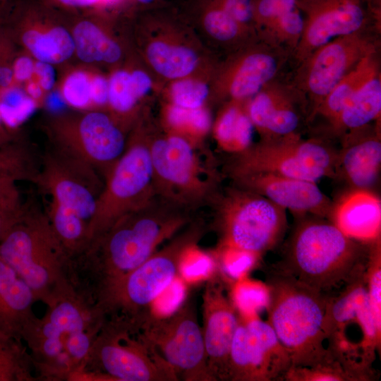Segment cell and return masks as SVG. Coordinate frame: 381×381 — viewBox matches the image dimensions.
Here are the masks:
<instances>
[{"mask_svg": "<svg viewBox=\"0 0 381 381\" xmlns=\"http://www.w3.org/2000/svg\"><path fill=\"white\" fill-rule=\"evenodd\" d=\"M69 15L99 11L100 7L115 0H42Z\"/></svg>", "mask_w": 381, "mask_h": 381, "instance_id": "45", "label": "cell"}, {"mask_svg": "<svg viewBox=\"0 0 381 381\" xmlns=\"http://www.w3.org/2000/svg\"><path fill=\"white\" fill-rule=\"evenodd\" d=\"M44 126L52 150L93 170L104 182L128 140L114 119L100 109L54 114Z\"/></svg>", "mask_w": 381, "mask_h": 381, "instance_id": "11", "label": "cell"}, {"mask_svg": "<svg viewBox=\"0 0 381 381\" xmlns=\"http://www.w3.org/2000/svg\"><path fill=\"white\" fill-rule=\"evenodd\" d=\"M207 95V86L202 82L193 80L178 81L171 89L174 104L188 109L202 107Z\"/></svg>", "mask_w": 381, "mask_h": 381, "instance_id": "40", "label": "cell"}, {"mask_svg": "<svg viewBox=\"0 0 381 381\" xmlns=\"http://www.w3.org/2000/svg\"><path fill=\"white\" fill-rule=\"evenodd\" d=\"M3 26L35 60L58 66L75 58L68 14L42 0H9Z\"/></svg>", "mask_w": 381, "mask_h": 381, "instance_id": "15", "label": "cell"}, {"mask_svg": "<svg viewBox=\"0 0 381 381\" xmlns=\"http://www.w3.org/2000/svg\"><path fill=\"white\" fill-rule=\"evenodd\" d=\"M147 57L157 73L169 78L188 75L198 62L197 56L191 49L162 42L151 43L147 49Z\"/></svg>", "mask_w": 381, "mask_h": 381, "instance_id": "32", "label": "cell"}, {"mask_svg": "<svg viewBox=\"0 0 381 381\" xmlns=\"http://www.w3.org/2000/svg\"><path fill=\"white\" fill-rule=\"evenodd\" d=\"M304 23L305 19L296 8L283 13L269 26L279 37L294 40L301 37Z\"/></svg>", "mask_w": 381, "mask_h": 381, "instance_id": "43", "label": "cell"}, {"mask_svg": "<svg viewBox=\"0 0 381 381\" xmlns=\"http://www.w3.org/2000/svg\"><path fill=\"white\" fill-rule=\"evenodd\" d=\"M116 381H178L171 366L142 336L140 329L106 318L80 378Z\"/></svg>", "mask_w": 381, "mask_h": 381, "instance_id": "10", "label": "cell"}, {"mask_svg": "<svg viewBox=\"0 0 381 381\" xmlns=\"http://www.w3.org/2000/svg\"><path fill=\"white\" fill-rule=\"evenodd\" d=\"M36 183L50 199L76 212L90 229L104 186L95 171L51 149L43 157Z\"/></svg>", "mask_w": 381, "mask_h": 381, "instance_id": "17", "label": "cell"}, {"mask_svg": "<svg viewBox=\"0 0 381 381\" xmlns=\"http://www.w3.org/2000/svg\"><path fill=\"white\" fill-rule=\"evenodd\" d=\"M136 1L141 4H149V3H151L153 0H136Z\"/></svg>", "mask_w": 381, "mask_h": 381, "instance_id": "55", "label": "cell"}, {"mask_svg": "<svg viewBox=\"0 0 381 381\" xmlns=\"http://www.w3.org/2000/svg\"><path fill=\"white\" fill-rule=\"evenodd\" d=\"M99 11L68 14L74 44V56L83 65L114 64L122 56L119 44L102 28Z\"/></svg>", "mask_w": 381, "mask_h": 381, "instance_id": "26", "label": "cell"}, {"mask_svg": "<svg viewBox=\"0 0 381 381\" xmlns=\"http://www.w3.org/2000/svg\"><path fill=\"white\" fill-rule=\"evenodd\" d=\"M291 365L268 322L240 319L231 346L227 381H282Z\"/></svg>", "mask_w": 381, "mask_h": 381, "instance_id": "16", "label": "cell"}, {"mask_svg": "<svg viewBox=\"0 0 381 381\" xmlns=\"http://www.w3.org/2000/svg\"><path fill=\"white\" fill-rule=\"evenodd\" d=\"M193 219L192 212L155 195L117 220L78 257L88 262L92 296L139 266Z\"/></svg>", "mask_w": 381, "mask_h": 381, "instance_id": "2", "label": "cell"}, {"mask_svg": "<svg viewBox=\"0 0 381 381\" xmlns=\"http://www.w3.org/2000/svg\"><path fill=\"white\" fill-rule=\"evenodd\" d=\"M328 219L349 237L371 242L380 237V199L370 190L352 188L332 203Z\"/></svg>", "mask_w": 381, "mask_h": 381, "instance_id": "23", "label": "cell"}, {"mask_svg": "<svg viewBox=\"0 0 381 381\" xmlns=\"http://www.w3.org/2000/svg\"><path fill=\"white\" fill-rule=\"evenodd\" d=\"M364 22L365 12L360 0L310 1L298 46V56L308 58L332 40L357 32Z\"/></svg>", "mask_w": 381, "mask_h": 381, "instance_id": "21", "label": "cell"}, {"mask_svg": "<svg viewBox=\"0 0 381 381\" xmlns=\"http://www.w3.org/2000/svg\"><path fill=\"white\" fill-rule=\"evenodd\" d=\"M371 53L373 46L357 32L337 37L315 50L308 56L304 83L318 102L315 108L343 77Z\"/></svg>", "mask_w": 381, "mask_h": 381, "instance_id": "20", "label": "cell"}, {"mask_svg": "<svg viewBox=\"0 0 381 381\" xmlns=\"http://www.w3.org/2000/svg\"><path fill=\"white\" fill-rule=\"evenodd\" d=\"M11 140V139H9V138H7L0 136V147L6 145L7 144H9L11 143H13V142H14L16 140Z\"/></svg>", "mask_w": 381, "mask_h": 381, "instance_id": "54", "label": "cell"}, {"mask_svg": "<svg viewBox=\"0 0 381 381\" xmlns=\"http://www.w3.org/2000/svg\"><path fill=\"white\" fill-rule=\"evenodd\" d=\"M202 311L209 371L214 381H227L231 346L241 318L222 286L213 280L204 289Z\"/></svg>", "mask_w": 381, "mask_h": 381, "instance_id": "18", "label": "cell"}, {"mask_svg": "<svg viewBox=\"0 0 381 381\" xmlns=\"http://www.w3.org/2000/svg\"><path fill=\"white\" fill-rule=\"evenodd\" d=\"M285 381H362L339 362L332 361L313 367H291Z\"/></svg>", "mask_w": 381, "mask_h": 381, "instance_id": "37", "label": "cell"}, {"mask_svg": "<svg viewBox=\"0 0 381 381\" xmlns=\"http://www.w3.org/2000/svg\"><path fill=\"white\" fill-rule=\"evenodd\" d=\"M0 136L7 138L11 140H18L13 130L8 128L4 123L0 114Z\"/></svg>", "mask_w": 381, "mask_h": 381, "instance_id": "52", "label": "cell"}, {"mask_svg": "<svg viewBox=\"0 0 381 381\" xmlns=\"http://www.w3.org/2000/svg\"><path fill=\"white\" fill-rule=\"evenodd\" d=\"M371 242L349 237L329 220L303 219L273 268L331 294L365 273Z\"/></svg>", "mask_w": 381, "mask_h": 381, "instance_id": "3", "label": "cell"}, {"mask_svg": "<svg viewBox=\"0 0 381 381\" xmlns=\"http://www.w3.org/2000/svg\"><path fill=\"white\" fill-rule=\"evenodd\" d=\"M337 152L316 140L298 134L262 140L230 155L224 167L228 176L243 173H269L317 183L334 177Z\"/></svg>", "mask_w": 381, "mask_h": 381, "instance_id": "12", "label": "cell"}, {"mask_svg": "<svg viewBox=\"0 0 381 381\" xmlns=\"http://www.w3.org/2000/svg\"><path fill=\"white\" fill-rule=\"evenodd\" d=\"M380 111L381 81L377 74L349 101L332 126L337 131H354L377 119Z\"/></svg>", "mask_w": 381, "mask_h": 381, "instance_id": "29", "label": "cell"}, {"mask_svg": "<svg viewBox=\"0 0 381 381\" xmlns=\"http://www.w3.org/2000/svg\"><path fill=\"white\" fill-rule=\"evenodd\" d=\"M254 128L247 112L232 105L220 116L215 138L222 151L230 155L238 154L253 144Z\"/></svg>", "mask_w": 381, "mask_h": 381, "instance_id": "31", "label": "cell"}, {"mask_svg": "<svg viewBox=\"0 0 381 381\" xmlns=\"http://www.w3.org/2000/svg\"><path fill=\"white\" fill-rule=\"evenodd\" d=\"M23 87L26 94L35 100L39 107L44 104L47 94L34 78L25 83Z\"/></svg>", "mask_w": 381, "mask_h": 381, "instance_id": "51", "label": "cell"}, {"mask_svg": "<svg viewBox=\"0 0 381 381\" xmlns=\"http://www.w3.org/2000/svg\"><path fill=\"white\" fill-rule=\"evenodd\" d=\"M140 332L171 366L179 380L214 381L193 300H187L167 316L150 314Z\"/></svg>", "mask_w": 381, "mask_h": 381, "instance_id": "14", "label": "cell"}, {"mask_svg": "<svg viewBox=\"0 0 381 381\" xmlns=\"http://www.w3.org/2000/svg\"><path fill=\"white\" fill-rule=\"evenodd\" d=\"M271 53L255 52L246 56L233 74L229 93L234 99L253 97L270 81L278 70Z\"/></svg>", "mask_w": 381, "mask_h": 381, "instance_id": "27", "label": "cell"}, {"mask_svg": "<svg viewBox=\"0 0 381 381\" xmlns=\"http://www.w3.org/2000/svg\"><path fill=\"white\" fill-rule=\"evenodd\" d=\"M16 182L11 178H0V211L16 209L23 205Z\"/></svg>", "mask_w": 381, "mask_h": 381, "instance_id": "47", "label": "cell"}, {"mask_svg": "<svg viewBox=\"0 0 381 381\" xmlns=\"http://www.w3.org/2000/svg\"><path fill=\"white\" fill-rule=\"evenodd\" d=\"M40 167L20 140L0 147V178L37 182Z\"/></svg>", "mask_w": 381, "mask_h": 381, "instance_id": "35", "label": "cell"}, {"mask_svg": "<svg viewBox=\"0 0 381 381\" xmlns=\"http://www.w3.org/2000/svg\"><path fill=\"white\" fill-rule=\"evenodd\" d=\"M55 66L51 64L35 60L34 78L47 95L56 85Z\"/></svg>", "mask_w": 381, "mask_h": 381, "instance_id": "49", "label": "cell"}, {"mask_svg": "<svg viewBox=\"0 0 381 381\" xmlns=\"http://www.w3.org/2000/svg\"><path fill=\"white\" fill-rule=\"evenodd\" d=\"M167 120L172 128L190 131L195 135H204L212 123L210 113L202 107L188 109L173 104L167 111Z\"/></svg>", "mask_w": 381, "mask_h": 381, "instance_id": "38", "label": "cell"}, {"mask_svg": "<svg viewBox=\"0 0 381 381\" xmlns=\"http://www.w3.org/2000/svg\"><path fill=\"white\" fill-rule=\"evenodd\" d=\"M297 8V0H258L254 6V14L265 24L270 25L283 13Z\"/></svg>", "mask_w": 381, "mask_h": 381, "instance_id": "44", "label": "cell"}, {"mask_svg": "<svg viewBox=\"0 0 381 381\" xmlns=\"http://www.w3.org/2000/svg\"><path fill=\"white\" fill-rule=\"evenodd\" d=\"M377 74V64L371 53L342 78L315 108V111L327 119L332 125L349 101Z\"/></svg>", "mask_w": 381, "mask_h": 381, "instance_id": "28", "label": "cell"}, {"mask_svg": "<svg viewBox=\"0 0 381 381\" xmlns=\"http://www.w3.org/2000/svg\"><path fill=\"white\" fill-rule=\"evenodd\" d=\"M19 48L8 32L0 28V89L13 85V66Z\"/></svg>", "mask_w": 381, "mask_h": 381, "instance_id": "42", "label": "cell"}, {"mask_svg": "<svg viewBox=\"0 0 381 381\" xmlns=\"http://www.w3.org/2000/svg\"><path fill=\"white\" fill-rule=\"evenodd\" d=\"M109 80L102 74L93 72L92 76V109H100L108 104Z\"/></svg>", "mask_w": 381, "mask_h": 381, "instance_id": "50", "label": "cell"}, {"mask_svg": "<svg viewBox=\"0 0 381 381\" xmlns=\"http://www.w3.org/2000/svg\"><path fill=\"white\" fill-rule=\"evenodd\" d=\"M8 3L9 0L6 2L0 1V28L4 25L8 11Z\"/></svg>", "mask_w": 381, "mask_h": 381, "instance_id": "53", "label": "cell"}, {"mask_svg": "<svg viewBox=\"0 0 381 381\" xmlns=\"http://www.w3.org/2000/svg\"><path fill=\"white\" fill-rule=\"evenodd\" d=\"M37 298L32 289L0 258V333L22 340L23 333L35 318Z\"/></svg>", "mask_w": 381, "mask_h": 381, "instance_id": "24", "label": "cell"}, {"mask_svg": "<svg viewBox=\"0 0 381 381\" xmlns=\"http://www.w3.org/2000/svg\"><path fill=\"white\" fill-rule=\"evenodd\" d=\"M38 107V104L21 85H12L0 89V114L6 126L11 130L31 117Z\"/></svg>", "mask_w": 381, "mask_h": 381, "instance_id": "36", "label": "cell"}, {"mask_svg": "<svg viewBox=\"0 0 381 381\" xmlns=\"http://www.w3.org/2000/svg\"><path fill=\"white\" fill-rule=\"evenodd\" d=\"M217 250L258 257L277 246L287 229L286 210L266 198L232 184L211 204Z\"/></svg>", "mask_w": 381, "mask_h": 381, "instance_id": "7", "label": "cell"}, {"mask_svg": "<svg viewBox=\"0 0 381 381\" xmlns=\"http://www.w3.org/2000/svg\"><path fill=\"white\" fill-rule=\"evenodd\" d=\"M155 195L193 212L210 205L220 190L214 162L201 159L197 147L179 135L149 140Z\"/></svg>", "mask_w": 381, "mask_h": 381, "instance_id": "9", "label": "cell"}, {"mask_svg": "<svg viewBox=\"0 0 381 381\" xmlns=\"http://www.w3.org/2000/svg\"><path fill=\"white\" fill-rule=\"evenodd\" d=\"M202 220L193 219L136 268L97 293L93 298L106 318L140 328L151 314L155 299L174 281L186 255L205 231Z\"/></svg>", "mask_w": 381, "mask_h": 381, "instance_id": "5", "label": "cell"}, {"mask_svg": "<svg viewBox=\"0 0 381 381\" xmlns=\"http://www.w3.org/2000/svg\"><path fill=\"white\" fill-rule=\"evenodd\" d=\"M327 349L333 359L358 375L373 380V363L380 352L381 326L370 305L365 272L329 299L326 316Z\"/></svg>", "mask_w": 381, "mask_h": 381, "instance_id": "8", "label": "cell"}, {"mask_svg": "<svg viewBox=\"0 0 381 381\" xmlns=\"http://www.w3.org/2000/svg\"><path fill=\"white\" fill-rule=\"evenodd\" d=\"M307 1H308L310 2V1H313V0H307Z\"/></svg>", "mask_w": 381, "mask_h": 381, "instance_id": "57", "label": "cell"}, {"mask_svg": "<svg viewBox=\"0 0 381 381\" xmlns=\"http://www.w3.org/2000/svg\"><path fill=\"white\" fill-rule=\"evenodd\" d=\"M232 184L266 198L296 213L329 218L332 202L315 182L269 173H243L229 176Z\"/></svg>", "mask_w": 381, "mask_h": 381, "instance_id": "19", "label": "cell"}, {"mask_svg": "<svg viewBox=\"0 0 381 381\" xmlns=\"http://www.w3.org/2000/svg\"><path fill=\"white\" fill-rule=\"evenodd\" d=\"M8 0H0L1 2H6L8 1Z\"/></svg>", "mask_w": 381, "mask_h": 381, "instance_id": "56", "label": "cell"}, {"mask_svg": "<svg viewBox=\"0 0 381 381\" xmlns=\"http://www.w3.org/2000/svg\"><path fill=\"white\" fill-rule=\"evenodd\" d=\"M266 284L268 322L289 353L291 367L334 361L327 349L325 329L331 294L273 267L267 274Z\"/></svg>", "mask_w": 381, "mask_h": 381, "instance_id": "4", "label": "cell"}, {"mask_svg": "<svg viewBox=\"0 0 381 381\" xmlns=\"http://www.w3.org/2000/svg\"><path fill=\"white\" fill-rule=\"evenodd\" d=\"M89 66L68 68L57 85V90L65 104L78 111L92 109V76Z\"/></svg>", "mask_w": 381, "mask_h": 381, "instance_id": "34", "label": "cell"}, {"mask_svg": "<svg viewBox=\"0 0 381 381\" xmlns=\"http://www.w3.org/2000/svg\"><path fill=\"white\" fill-rule=\"evenodd\" d=\"M222 8L239 24L250 21L254 16L251 0H224Z\"/></svg>", "mask_w": 381, "mask_h": 381, "instance_id": "48", "label": "cell"}, {"mask_svg": "<svg viewBox=\"0 0 381 381\" xmlns=\"http://www.w3.org/2000/svg\"><path fill=\"white\" fill-rule=\"evenodd\" d=\"M108 106L114 113H130L139 99L151 88V80L143 71L119 70L108 78Z\"/></svg>", "mask_w": 381, "mask_h": 381, "instance_id": "30", "label": "cell"}, {"mask_svg": "<svg viewBox=\"0 0 381 381\" xmlns=\"http://www.w3.org/2000/svg\"><path fill=\"white\" fill-rule=\"evenodd\" d=\"M365 282L370 305L377 323L381 326V242L380 237L370 243Z\"/></svg>", "mask_w": 381, "mask_h": 381, "instance_id": "39", "label": "cell"}, {"mask_svg": "<svg viewBox=\"0 0 381 381\" xmlns=\"http://www.w3.org/2000/svg\"><path fill=\"white\" fill-rule=\"evenodd\" d=\"M0 258L45 304L73 284L72 260L46 213L28 207L0 241Z\"/></svg>", "mask_w": 381, "mask_h": 381, "instance_id": "6", "label": "cell"}, {"mask_svg": "<svg viewBox=\"0 0 381 381\" xmlns=\"http://www.w3.org/2000/svg\"><path fill=\"white\" fill-rule=\"evenodd\" d=\"M239 23L222 8L210 11L205 17L204 25L207 32L214 38L227 41L238 33Z\"/></svg>", "mask_w": 381, "mask_h": 381, "instance_id": "41", "label": "cell"}, {"mask_svg": "<svg viewBox=\"0 0 381 381\" xmlns=\"http://www.w3.org/2000/svg\"><path fill=\"white\" fill-rule=\"evenodd\" d=\"M155 195L149 140L133 136L107 176L90 224V243Z\"/></svg>", "mask_w": 381, "mask_h": 381, "instance_id": "13", "label": "cell"}, {"mask_svg": "<svg viewBox=\"0 0 381 381\" xmlns=\"http://www.w3.org/2000/svg\"><path fill=\"white\" fill-rule=\"evenodd\" d=\"M247 114L263 140L296 134L301 117L294 102L275 87L262 89L250 100Z\"/></svg>", "mask_w": 381, "mask_h": 381, "instance_id": "25", "label": "cell"}, {"mask_svg": "<svg viewBox=\"0 0 381 381\" xmlns=\"http://www.w3.org/2000/svg\"><path fill=\"white\" fill-rule=\"evenodd\" d=\"M46 305L44 316H35L22 337L34 370L47 380L80 378L105 315L75 285Z\"/></svg>", "mask_w": 381, "mask_h": 381, "instance_id": "1", "label": "cell"}, {"mask_svg": "<svg viewBox=\"0 0 381 381\" xmlns=\"http://www.w3.org/2000/svg\"><path fill=\"white\" fill-rule=\"evenodd\" d=\"M35 59L26 52L18 51L13 66V85H21L32 79L35 74Z\"/></svg>", "mask_w": 381, "mask_h": 381, "instance_id": "46", "label": "cell"}, {"mask_svg": "<svg viewBox=\"0 0 381 381\" xmlns=\"http://www.w3.org/2000/svg\"><path fill=\"white\" fill-rule=\"evenodd\" d=\"M380 167V135H361L354 130L337 152L334 176H340L352 188L370 190L378 179Z\"/></svg>", "mask_w": 381, "mask_h": 381, "instance_id": "22", "label": "cell"}, {"mask_svg": "<svg viewBox=\"0 0 381 381\" xmlns=\"http://www.w3.org/2000/svg\"><path fill=\"white\" fill-rule=\"evenodd\" d=\"M33 370L23 341L0 333V381L32 380Z\"/></svg>", "mask_w": 381, "mask_h": 381, "instance_id": "33", "label": "cell"}]
</instances>
